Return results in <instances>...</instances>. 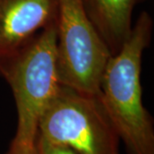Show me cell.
<instances>
[{
    "mask_svg": "<svg viewBox=\"0 0 154 154\" xmlns=\"http://www.w3.org/2000/svg\"><path fill=\"white\" fill-rule=\"evenodd\" d=\"M34 154H76L74 151L63 145L46 143L37 140L35 145Z\"/></svg>",
    "mask_w": 154,
    "mask_h": 154,
    "instance_id": "7",
    "label": "cell"
},
{
    "mask_svg": "<svg viewBox=\"0 0 154 154\" xmlns=\"http://www.w3.org/2000/svg\"><path fill=\"white\" fill-rule=\"evenodd\" d=\"M55 25L60 84L82 93L98 94L111 54L81 0H58Z\"/></svg>",
    "mask_w": 154,
    "mask_h": 154,
    "instance_id": "4",
    "label": "cell"
},
{
    "mask_svg": "<svg viewBox=\"0 0 154 154\" xmlns=\"http://www.w3.org/2000/svg\"><path fill=\"white\" fill-rule=\"evenodd\" d=\"M0 76L11 89L17 111L16 131L5 154H34L40 120L61 85L55 23L0 58Z\"/></svg>",
    "mask_w": 154,
    "mask_h": 154,
    "instance_id": "1",
    "label": "cell"
},
{
    "mask_svg": "<svg viewBox=\"0 0 154 154\" xmlns=\"http://www.w3.org/2000/svg\"><path fill=\"white\" fill-rule=\"evenodd\" d=\"M152 31V17L141 12L127 40L107 61L100 81L101 99L128 154H154L153 119L143 105L140 80Z\"/></svg>",
    "mask_w": 154,
    "mask_h": 154,
    "instance_id": "2",
    "label": "cell"
},
{
    "mask_svg": "<svg viewBox=\"0 0 154 154\" xmlns=\"http://www.w3.org/2000/svg\"><path fill=\"white\" fill-rule=\"evenodd\" d=\"M89 19L100 37L105 42L110 54L114 55L132 29L134 7L142 0H81Z\"/></svg>",
    "mask_w": 154,
    "mask_h": 154,
    "instance_id": "6",
    "label": "cell"
},
{
    "mask_svg": "<svg viewBox=\"0 0 154 154\" xmlns=\"http://www.w3.org/2000/svg\"><path fill=\"white\" fill-rule=\"evenodd\" d=\"M58 0H0V58L56 22Z\"/></svg>",
    "mask_w": 154,
    "mask_h": 154,
    "instance_id": "5",
    "label": "cell"
},
{
    "mask_svg": "<svg viewBox=\"0 0 154 154\" xmlns=\"http://www.w3.org/2000/svg\"><path fill=\"white\" fill-rule=\"evenodd\" d=\"M37 140L76 154H120V139L100 92L82 93L60 85L39 123Z\"/></svg>",
    "mask_w": 154,
    "mask_h": 154,
    "instance_id": "3",
    "label": "cell"
}]
</instances>
